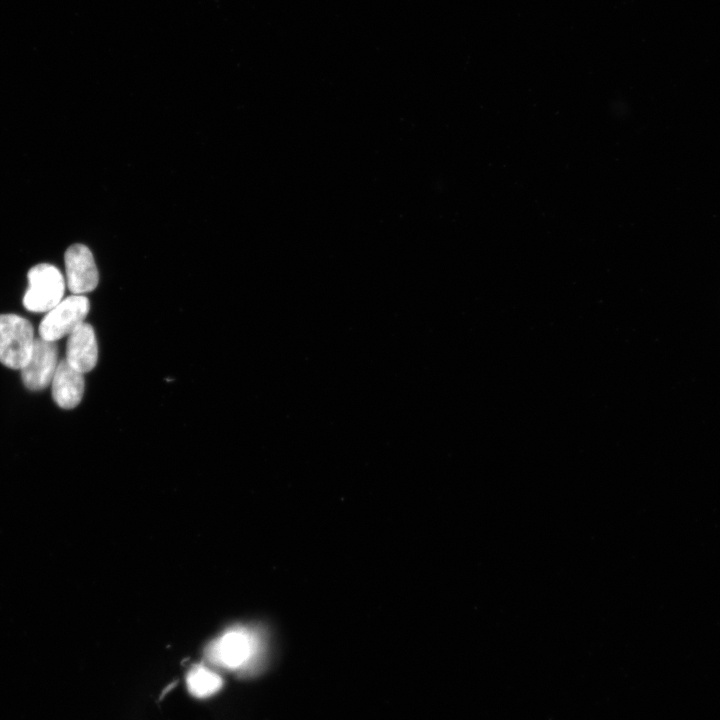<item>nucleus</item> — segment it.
<instances>
[{
    "label": "nucleus",
    "mask_w": 720,
    "mask_h": 720,
    "mask_svg": "<svg viewBox=\"0 0 720 720\" xmlns=\"http://www.w3.org/2000/svg\"><path fill=\"white\" fill-rule=\"evenodd\" d=\"M263 655V637L256 630L246 627L232 628L207 649L210 661L229 669L254 667Z\"/></svg>",
    "instance_id": "f257e3e1"
},
{
    "label": "nucleus",
    "mask_w": 720,
    "mask_h": 720,
    "mask_svg": "<svg viewBox=\"0 0 720 720\" xmlns=\"http://www.w3.org/2000/svg\"><path fill=\"white\" fill-rule=\"evenodd\" d=\"M34 341V329L27 319L0 314V363L21 370L30 358Z\"/></svg>",
    "instance_id": "f03ea898"
},
{
    "label": "nucleus",
    "mask_w": 720,
    "mask_h": 720,
    "mask_svg": "<svg viewBox=\"0 0 720 720\" xmlns=\"http://www.w3.org/2000/svg\"><path fill=\"white\" fill-rule=\"evenodd\" d=\"M27 278L28 287L23 305L28 311L47 313L63 299L65 280L55 266L37 264L29 270Z\"/></svg>",
    "instance_id": "7ed1b4c3"
},
{
    "label": "nucleus",
    "mask_w": 720,
    "mask_h": 720,
    "mask_svg": "<svg viewBox=\"0 0 720 720\" xmlns=\"http://www.w3.org/2000/svg\"><path fill=\"white\" fill-rule=\"evenodd\" d=\"M90 303L84 295L73 294L62 299L46 313L39 325V336L47 341L57 340L71 334L84 323Z\"/></svg>",
    "instance_id": "20e7f679"
},
{
    "label": "nucleus",
    "mask_w": 720,
    "mask_h": 720,
    "mask_svg": "<svg viewBox=\"0 0 720 720\" xmlns=\"http://www.w3.org/2000/svg\"><path fill=\"white\" fill-rule=\"evenodd\" d=\"M58 364L56 342L35 338L30 358L20 370L25 387L33 391L45 389L51 384Z\"/></svg>",
    "instance_id": "39448f33"
},
{
    "label": "nucleus",
    "mask_w": 720,
    "mask_h": 720,
    "mask_svg": "<svg viewBox=\"0 0 720 720\" xmlns=\"http://www.w3.org/2000/svg\"><path fill=\"white\" fill-rule=\"evenodd\" d=\"M67 286L72 294L93 291L99 281L98 270L90 249L83 244L70 246L64 256Z\"/></svg>",
    "instance_id": "423d86ee"
},
{
    "label": "nucleus",
    "mask_w": 720,
    "mask_h": 720,
    "mask_svg": "<svg viewBox=\"0 0 720 720\" xmlns=\"http://www.w3.org/2000/svg\"><path fill=\"white\" fill-rule=\"evenodd\" d=\"M65 360L83 374L95 367L98 360V346L94 329L90 324L84 322L68 335Z\"/></svg>",
    "instance_id": "0eeeda50"
},
{
    "label": "nucleus",
    "mask_w": 720,
    "mask_h": 720,
    "mask_svg": "<svg viewBox=\"0 0 720 720\" xmlns=\"http://www.w3.org/2000/svg\"><path fill=\"white\" fill-rule=\"evenodd\" d=\"M51 385L53 400L60 408L72 409L81 402L85 387L83 373L66 360L59 362Z\"/></svg>",
    "instance_id": "6e6552de"
},
{
    "label": "nucleus",
    "mask_w": 720,
    "mask_h": 720,
    "mask_svg": "<svg viewBox=\"0 0 720 720\" xmlns=\"http://www.w3.org/2000/svg\"><path fill=\"white\" fill-rule=\"evenodd\" d=\"M187 687L196 697H207L222 686V679L216 673L203 666L194 667L187 675Z\"/></svg>",
    "instance_id": "1a4fd4ad"
}]
</instances>
